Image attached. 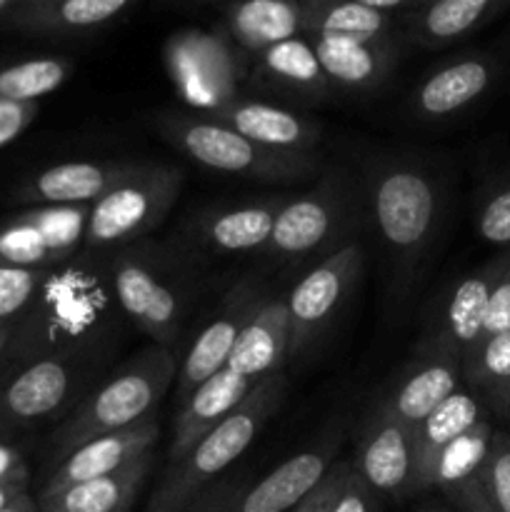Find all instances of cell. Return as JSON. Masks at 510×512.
Instances as JSON below:
<instances>
[{
  "mask_svg": "<svg viewBox=\"0 0 510 512\" xmlns=\"http://www.w3.org/2000/svg\"><path fill=\"white\" fill-rule=\"evenodd\" d=\"M463 512H510V438L493 435V445L478 475V485L468 495Z\"/></svg>",
  "mask_w": 510,
  "mask_h": 512,
  "instance_id": "cell-36",
  "label": "cell"
},
{
  "mask_svg": "<svg viewBox=\"0 0 510 512\" xmlns=\"http://www.w3.org/2000/svg\"><path fill=\"white\" fill-rule=\"evenodd\" d=\"M155 125L170 145L215 173L258 183H300L325 168L318 153L265 148L203 113H163Z\"/></svg>",
  "mask_w": 510,
  "mask_h": 512,
  "instance_id": "cell-2",
  "label": "cell"
},
{
  "mask_svg": "<svg viewBox=\"0 0 510 512\" xmlns=\"http://www.w3.org/2000/svg\"><path fill=\"white\" fill-rule=\"evenodd\" d=\"M80 360V355H45L18 370L0 390L3 425L28 428L60 413L83 375Z\"/></svg>",
  "mask_w": 510,
  "mask_h": 512,
  "instance_id": "cell-14",
  "label": "cell"
},
{
  "mask_svg": "<svg viewBox=\"0 0 510 512\" xmlns=\"http://www.w3.org/2000/svg\"><path fill=\"white\" fill-rule=\"evenodd\" d=\"M178 360L170 348L155 345L145 350L135 363L120 370L115 378L100 385L78 410L73 418L58 430L53 445L60 458L73 453L80 445L100 438V435L115 433V430L130 428V425L148 420L150 413L158 408L163 395L178 380Z\"/></svg>",
  "mask_w": 510,
  "mask_h": 512,
  "instance_id": "cell-3",
  "label": "cell"
},
{
  "mask_svg": "<svg viewBox=\"0 0 510 512\" xmlns=\"http://www.w3.org/2000/svg\"><path fill=\"white\" fill-rule=\"evenodd\" d=\"M110 283L123 313L155 340L170 345L178 340L188 298L138 253H125L110 265Z\"/></svg>",
  "mask_w": 510,
  "mask_h": 512,
  "instance_id": "cell-9",
  "label": "cell"
},
{
  "mask_svg": "<svg viewBox=\"0 0 510 512\" xmlns=\"http://www.w3.org/2000/svg\"><path fill=\"white\" fill-rule=\"evenodd\" d=\"M498 333H510V260L505 265L503 275L498 278L493 290V298H490L488 308V320H485V335H498Z\"/></svg>",
  "mask_w": 510,
  "mask_h": 512,
  "instance_id": "cell-40",
  "label": "cell"
},
{
  "mask_svg": "<svg viewBox=\"0 0 510 512\" xmlns=\"http://www.w3.org/2000/svg\"><path fill=\"white\" fill-rule=\"evenodd\" d=\"M158 435L160 425L153 418H148L130 425V428L100 435V438L80 445L73 453L65 455L63 463L55 468V473L50 475L40 495L60 493V490L70 488V485L103 478V475L125 468L128 463L138 460L140 455L150 453L153 445L158 443Z\"/></svg>",
  "mask_w": 510,
  "mask_h": 512,
  "instance_id": "cell-16",
  "label": "cell"
},
{
  "mask_svg": "<svg viewBox=\"0 0 510 512\" xmlns=\"http://www.w3.org/2000/svg\"><path fill=\"white\" fill-rule=\"evenodd\" d=\"M25 3H30V0H0V25L8 23L15 15V10L23 8Z\"/></svg>",
  "mask_w": 510,
  "mask_h": 512,
  "instance_id": "cell-46",
  "label": "cell"
},
{
  "mask_svg": "<svg viewBox=\"0 0 510 512\" xmlns=\"http://www.w3.org/2000/svg\"><path fill=\"white\" fill-rule=\"evenodd\" d=\"M265 293L255 280H243L235 285L228 295L223 298L220 308L210 318L193 340V345L185 353L183 363L178 368V388H175V400L178 405L193 393L198 385L213 378L215 373L228 368V360L233 355L235 343H238L240 333L253 318L255 310L265 303Z\"/></svg>",
  "mask_w": 510,
  "mask_h": 512,
  "instance_id": "cell-11",
  "label": "cell"
},
{
  "mask_svg": "<svg viewBox=\"0 0 510 512\" xmlns=\"http://www.w3.org/2000/svg\"><path fill=\"white\" fill-rule=\"evenodd\" d=\"M133 0H30L15 10L8 28L23 33L63 35L93 30L128 10Z\"/></svg>",
  "mask_w": 510,
  "mask_h": 512,
  "instance_id": "cell-30",
  "label": "cell"
},
{
  "mask_svg": "<svg viewBox=\"0 0 510 512\" xmlns=\"http://www.w3.org/2000/svg\"><path fill=\"white\" fill-rule=\"evenodd\" d=\"M485 420V408L470 390H455L415 428V490L433 488V473L450 443Z\"/></svg>",
  "mask_w": 510,
  "mask_h": 512,
  "instance_id": "cell-25",
  "label": "cell"
},
{
  "mask_svg": "<svg viewBox=\"0 0 510 512\" xmlns=\"http://www.w3.org/2000/svg\"><path fill=\"white\" fill-rule=\"evenodd\" d=\"M493 435V425L488 423V418L480 420L468 433L460 435L455 443H450L435 465L433 488L443 490L458 508L478 485V475L490 453Z\"/></svg>",
  "mask_w": 510,
  "mask_h": 512,
  "instance_id": "cell-33",
  "label": "cell"
},
{
  "mask_svg": "<svg viewBox=\"0 0 510 512\" xmlns=\"http://www.w3.org/2000/svg\"><path fill=\"white\" fill-rule=\"evenodd\" d=\"M210 118L220 120L235 133L275 150L315 153L323 140V128L305 115L285 110L280 105L263 103L253 98H233Z\"/></svg>",
  "mask_w": 510,
  "mask_h": 512,
  "instance_id": "cell-20",
  "label": "cell"
},
{
  "mask_svg": "<svg viewBox=\"0 0 510 512\" xmlns=\"http://www.w3.org/2000/svg\"><path fill=\"white\" fill-rule=\"evenodd\" d=\"M258 78L268 88L300 100H323L333 88L305 35L263 50L258 55Z\"/></svg>",
  "mask_w": 510,
  "mask_h": 512,
  "instance_id": "cell-29",
  "label": "cell"
},
{
  "mask_svg": "<svg viewBox=\"0 0 510 512\" xmlns=\"http://www.w3.org/2000/svg\"><path fill=\"white\" fill-rule=\"evenodd\" d=\"M355 473L375 495L403 500L415 490V430L375 405L358 438Z\"/></svg>",
  "mask_w": 510,
  "mask_h": 512,
  "instance_id": "cell-12",
  "label": "cell"
},
{
  "mask_svg": "<svg viewBox=\"0 0 510 512\" xmlns=\"http://www.w3.org/2000/svg\"><path fill=\"white\" fill-rule=\"evenodd\" d=\"M240 490H243V483L238 480H218L180 512H230Z\"/></svg>",
  "mask_w": 510,
  "mask_h": 512,
  "instance_id": "cell-41",
  "label": "cell"
},
{
  "mask_svg": "<svg viewBox=\"0 0 510 512\" xmlns=\"http://www.w3.org/2000/svg\"><path fill=\"white\" fill-rule=\"evenodd\" d=\"M478 233L485 243L510 245V183L485 200L478 213Z\"/></svg>",
  "mask_w": 510,
  "mask_h": 512,
  "instance_id": "cell-37",
  "label": "cell"
},
{
  "mask_svg": "<svg viewBox=\"0 0 510 512\" xmlns=\"http://www.w3.org/2000/svg\"><path fill=\"white\" fill-rule=\"evenodd\" d=\"M285 393L288 380L283 373L260 378L228 418L220 420L175 468L165 470L158 490L150 498L148 512L185 510L203 490L218 483L220 475L253 445L268 420L278 413Z\"/></svg>",
  "mask_w": 510,
  "mask_h": 512,
  "instance_id": "cell-1",
  "label": "cell"
},
{
  "mask_svg": "<svg viewBox=\"0 0 510 512\" xmlns=\"http://www.w3.org/2000/svg\"><path fill=\"white\" fill-rule=\"evenodd\" d=\"M368 200L398 280H410L433 240L438 220L433 178L418 165L390 160L370 173Z\"/></svg>",
  "mask_w": 510,
  "mask_h": 512,
  "instance_id": "cell-5",
  "label": "cell"
},
{
  "mask_svg": "<svg viewBox=\"0 0 510 512\" xmlns=\"http://www.w3.org/2000/svg\"><path fill=\"white\" fill-rule=\"evenodd\" d=\"M253 385V380L243 378L228 368L198 385L178 405V415L173 420V438H170L168 448V468H175L220 420L228 418L243 403Z\"/></svg>",
  "mask_w": 510,
  "mask_h": 512,
  "instance_id": "cell-18",
  "label": "cell"
},
{
  "mask_svg": "<svg viewBox=\"0 0 510 512\" xmlns=\"http://www.w3.org/2000/svg\"><path fill=\"white\" fill-rule=\"evenodd\" d=\"M50 268H18V265H0V353L8 345L10 335L18 328L40 290L50 280Z\"/></svg>",
  "mask_w": 510,
  "mask_h": 512,
  "instance_id": "cell-35",
  "label": "cell"
},
{
  "mask_svg": "<svg viewBox=\"0 0 510 512\" xmlns=\"http://www.w3.org/2000/svg\"><path fill=\"white\" fill-rule=\"evenodd\" d=\"M38 103H5L0 100V150L18 140L38 118Z\"/></svg>",
  "mask_w": 510,
  "mask_h": 512,
  "instance_id": "cell-39",
  "label": "cell"
},
{
  "mask_svg": "<svg viewBox=\"0 0 510 512\" xmlns=\"http://www.w3.org/2000/svg\"><path fill=\"white\" fill-rule=\"evenodd\" d=\"M38 510H40L38 503H35L28 493H20L18 498L10 500L5 508H0V512H38Z\"/></svg>",
  "mask_w": 510,
  "mask_h": 512,
  "instance_id": "cell-45",
  "label": "cell"
},
{
  "mask_svg": "<svg viewBox=\"0 0 510 512\" xmlns=\"http://www.w3.org/2000/svg\"><path fill=\"white\" fill-rule=\"evenodd\" d=\"M165 68L180 98L203 115L238 98L240 58L233 40L208 30H180L165 43Z\"/></svg>",
  "mask_w": 510,
  "mask_h": 512,
  "instance_id": "cell-7",
  "label": "cell"
},
{
  "mask_svg": "<svg viewBox=\"0 0 510 512\" xmlns=\"http://www.w3.org/2000/svg\"><path fill=\"white\" fill-rule=\"evenodd\" d=\"M355 193L345 170L320 173L313 190L285 200L263 253L273 263L315 265L348 245L355 228Z\"/></svg>",
  "mask_w": 510,
  "mask_h": 512,
  "instance_id": "cell-4",
  "label": "cell"
},
{
  "mask_svg": "<svg viewBox=\"0 0 510 512\" xmlns=\"http://www.w3.org/2000/svg\"><path fill=\"white\" fill-rule=\"evenodd\" d=\"M330 512H375V493L360 480L355 468Z\"/></svg>",
  "mask_w": 510,
  "mask_h": 512,
  "instance_id": "cell-42",
  "label": "cell"
},
{
  "mask_svg": "<svg viewBox=\"0 0 510 512\" xmlns=\"http://www.w3.org/2000/svg\"><path fill=\"white\" fill-rule=\"evenodd\" d=\"M350 473H353V460H335L328 473H325V478L315 485L313 493L300 500L290 512H330L340 490L348 483Z\"/></svg>",
  "mask_w": 510,
  "mask_h": 512,
  "instance_id": "cell-38",
  "label": "cell"
},
{
  "mask_svg": "<svg viewBox=\"0 0 510 512\" xmlns=\"http://www.w3.org/2000/svg\"><path fill=\"white\" fill-rule=\"evenodd\" d=\"M73 73V63L55 55L20 60L0 68V100L5 103H38L55 93Z\"/></svg>",
  "mask_w": 510,
  "mask_h": 512,
  "instance_id": "cell-34",
  "label": "cell"
},
{
  "mask_svg": "<svg viewBox=\"0 0 510 512\" xmlns=\"http://www.w3.org/2000/svg\"><path fill=\"white\" fill-rule=\"evenodd\" d=\"M183 188L175 165L143 163L133 175L95 200L85 218L83 243L90 250L133 243L163 223Z\"/></svg>",
  "mask_w": 510,
  "mask_h": 512,
  "instance_id": "cell-6",
  "label": "cell"
},
{
  "mask_svg": "<svg viewBox=\"0 0 510 512\" xmlns=\"http://www.w3.org/2000/svg\"><path fill=\"white\" fill-rule=\"evenodd\" d=\"M153 468V450L115 473L70 485L53 495H40L43 512H128Z\"/></svg>",
  "mask_w": 510,
  "mask_h": 512,
  "instance_id": "cell-26",
  "label": "cell"
},
{
  "mask_svg": "<svg viewBox=\"0 0 510 512\" xmlns=\"http://www.w3.org/2000/svg\"><path fill=\"white\" fill-rule=\"evenodd\" d=\"M460 380L463 360L443 343L428 338L375 405L415 430L445 398L460 390Z\"/></svg>",
  "mask_w": 510,
  "mask_h": 512,
  "instance_id": "cell-10",
  "label": "cell"
},
{
  "mask_svg": "<svg viewBox=\"0 0 510 512\" xmlns=\"http://www.w3.org/2000/svg\"><path fill=\"white\" fill-rule=\"evenodd\" d=\"M353 3H360V5H365V8H373V10H380V13L390 15V13H395V10L415 8L420 0H353Z\"/></svg>",
  "mask_w": 510,
  "mask_h": 512,
  "instance_id": "cell-44",
  "label": "cell"
},
{
  "mask_svg": "<svg viewBox=\"0 0 510 512\" xmlns=\"http://www.w3.org/2000/svg\"><path fill=\"white\" fill-rule=\"evenodd\" d=\"M28 480V470H25L23 460L15 450L0 445V485H23Z\"/></svg>",
  "mask_w": 510,
  "mask_h": 512,
  "instance_id": "cell-43",
  "label": "cell"
},
{
  "mask_svg": "<svg viewBox=\"0 0 510 512\" xmlns=\"http://www.w3.org/2000/svg\"><path fill=\"white\" fill-rule=\"evenodd\" d=\"M423 512H443V510H435V508H430V510H423Z\"/></svg>",
  "mask_w": 510,
  "mask_h": 512,
  "instance_id": "cell-48",
  "label": "cell"
},
{
  "mask_svg": "<svg viewBox=\"0 0 510 512\" xmlns=\"http://www.w3.org/2000/svg\"><path fill=\"white\" fill-rule=\"evenodd\" d=\"M335 450L338 435L293 455L260 483L240 490L230 512H290L325 478L330 465L335 463Z\"/></svg>",
  "mask_w": 510,
  "mask_h": 512,
  "instance_id": "cell-17",
  "label": "cell"
},
{
  "mask_svg": "<svg viewBox=\"0 0 510 512\" xmlns=\"http://www.w3.org/2000/svg\"><path fill=\"white\" fill-rule=\"evenodd\" d=\"M90 205L78 208H35L0 228V265L48 268L68 258L83 240Z\"/></svg>",
  "mask_w": 510,
  "mask_h": 512,
  "instance_id": "cell-13",
  "label": "cell"
},
{
  "mask_svg": "<svg viewBox=\"0 0 510 512\" xmlns=\"http://www.w3.org/2000/svg\"><path fill=\"white\" fill-rule=\"evenodd\" d=\"M305 38H388L390 15L353 0H300Z\"/></svg>",
  "mask_w": 510,
  "mask_h": 512,
  "instance_id": "cell-32",
  "label": "cell"
},
{
  "mask_svg": "<svg viewBox=\"0 0 510 512\" xmlns=\"http://www.w3.org/2000/svg\"><path fill=\"white\" fill-rule=\"evenodd\" d=\"M363 260L365 255L360 243L350 240L348 245L313 265L305 278L290 290L285 298L290 320L288 358H298L300 353H305L323 333L325 325L333 320V315L343 308L363 275Z\"/></svg>",
  "mask_w": 510,
  "mask_h": 512,
  "instance_id": "cell-8",
  "label": "cell"
},
{
  "mask_svg": "<svg viewBox=\"0 0 510 512\" xmlns=\"http://www.w3.org/2000/svg\"><path fill=\"white\" fill-rule=\"evenodd\" d=\"M463 380L490 415L510 420V333L480 340L463 358Z\"/></svg>",
  "mask_w": 510,
  "mask_h": 512,
  "instance_id": "cell-31",
  "label": "cell"
},
{
  "mask_svg": "<svg viewBox=\"0 0 510 512\" xmlns=\"http://www.w3.org/2000/svg\"><path fill=\"white\" fill-rule=\"evenodd\" d=\"M225 33L233 45L260 55L303 35L300 0H235L225 10Z\"/></svg>",
  "mask_w": 510,
  "mask_h": 512,
  "instance_id": "cell-27",
  "label": "cell"
},
{
  "mask_svg": "<svg viewBox=\"0 0 510 512\" xmlns=\"http://www.w3.org/2000/svg\"><path fill=\"white\" fill-rule=\"evenodd\" d=\"M290 345V320L285 298H268L235 343L228 360V370L258 383L260 378L283 373Z\"/></svg>",
  "mask_w": 510,
  "mask_h": 512,
  "instance_id": "cell-23",
  "label": "cell"
},
{
  "mask_svg": "<svg viewBox=\"0 0 510 512\" xmlns=\"http://www.w3.org/2000/svg\"><path fill=\"white\" fill-rule=\"evenodd\" d=\"M495 80V63L488 55H468L433 70L410 95V108L420 118H448L483 98Z\"/></svg>",
  "mask_w": 510,
  "mask_h": 512,
  "instance_id": "cell-22",
  "label": "cell"
},
{
  "mask_svg": "<svg viewBox=\"0 0 510 512\" xmlns=\"http://www.w3.org/2000/svg\"><path fill=\"white\" fill-rule=\"evenodd\" d=\"M508 260L510 253H505L500 255V258L485 263L483 268L465 275V278L450 290L448 300H445L443 315H440L438 325H435V333L430 335V338H435L438 343H443L445 348L453 350L460 360L483 340L490 298H493L495 283H498V278L503 275Z\"/></svg>",
  "mask_w": 510,
  "mask_h": 512,
  "instance_id": "cell-19",
  "label": "cell"
},
{
  "mask_svg": "<svg viewBox=\"0 0 510 512\" xmlns=\"http://www.w3.org/2000/svg\"><path fill=\"white\" fill-rule=\"evenodd\" d=\"M0 425H3V408H0Z\"/></svg>",
  "mask_w": 510,
  "mask_h": 512,
  "instance_id": "cell-47",
  "label": "cell"
},
{
  "mask_svg": "<svg viewBox=\"0 0 510 512\" xmlns=\"http://www.w3.org/2000/svg\"><path fill=\"white\" fill-rule=\"evenodd\" d=\"M283 195L205 210L195 218V240L218 253H263L275 218L285 205Z\"/></svg>",
  "mask_w": 510,
  "mask_h": 512,
  "instance_id": "cell-21",
  "label": "cell"
},
{
  "mask_svg": "<svg viewBox=\"0 0 510 512\" xmlns=\"http://www.w3.org/2000/svg\"><path fill=\"white\" fill-rule=\"evenodd\" d=\"M323 65L330 85L343 90H373L395 65V45L390 38H308Z\"/></svg>",
  "mask_w": 510,
  "mask_h": 512,
  "instance_id": "cell-24",
  "label": "cell"
},
{
  "mask_svg": "<svg viewBox=\"0 0 510 512\" xmlns=\"http://www.w3.org/2000/svg\"><path fill=\"white\" fill-rule=\"evenodd\" d=\"M510 0H420L408 18V33L423 48L463 40L500 13Z\"/></svg>",
  "mask_w": 510,
  "mask_h": 512,
  "instance_id": "cell-28",
  "label": "cell"
},
{
  "mask_svg": "<svg viewBox=\"0 0 510 512\" xmlns=\"http://www.w3.org/2000/svg\"><path fill=\"white\" fill-rule=\"evenodd\" d=\"M140 165L143 163H135V160H73V163L50 165L25 178L13 190V200L35 205V208L93 205L110 188L133 175Z\"/></svg>",
  "mask_w": 510,
  "mask_h": 512,
  "instance_id": "cell-15",
  "label": "cell"
}]
</instances>
